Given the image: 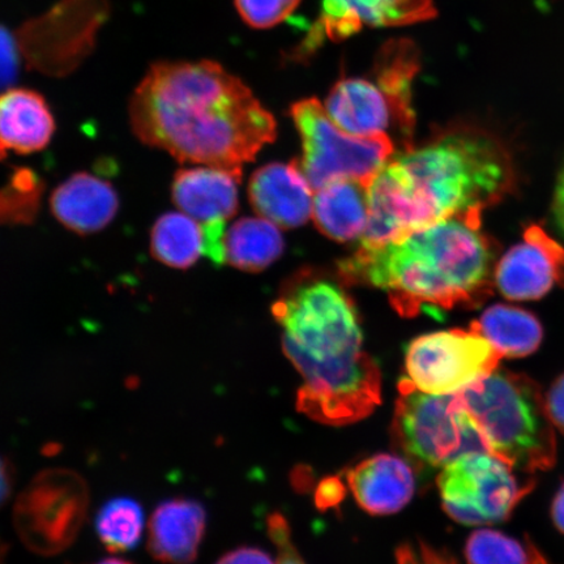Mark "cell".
Listing matches in <instances>:
<instances>
[{
    "label": "cell",
    "mask_w": 564,
    "mask_h": 564,
    "mask_svg": "<svg viewBox=\"0 0 564 564\" xmlns=\"http://www.w3.org/2000/svg\"><path fill=\"white\" fill-rule=\"evenodd\" d=\"M129 117L141 143L182 164L242 169L276 138L271 112L212 61L152 66L133 91Z\"/></svg>",
    "instance_id": "6da1fadb"
},
{
    "label": "cell",
    "mask_w": 564,
    "mask_h": 564,
    "mask_svg": "<svg viewBox=\"0 0 564 564\" xmlns=\"http://www.w3.org/2000/svg\"><path fill=\"white\" fill-rule=\"evenodd\" d=\"M513 185L509 152L474 127L443 132L390 159L373 176L362 247H378L447 218L484 210Z\"/></svg>",
    "instance_id": "7a4b0ae2"
},
{
    "label": "cell",
    "mask_w": 564,
    "mask_h": 564,
    "mask_svg": "<svg viewBox=\"0 0 564 564\" xmlns=\"http://www.w3.org/2000/svg\"><path fill=\"white\" fill-rule=\"evenodd\" d=\"M282 349L303 378L297 409L330 426L370 415L382 401V373L366 352L355 303L328 280L302 279L272 307Z\"/></svg>",
    "instance_id": "3957f363"
},
{
    "label": "cell",
    "mask_w": 564,
    "mask_h": 564,
    "mask_svg": "<svg viewBox=\"0 0 564 564\" xmlns=\"http://www.w3.org/2000/svg\"><path fill=\"white\" fill-rule=\"evenodd\" d=\"M482 210L447 218L390 243L362 247L341 263L351 281L382 289L400 315L476 307L496 284L497 249Z\"/></svg>",
    "instance_id": "277c9868"
},
{
    "label": "cell",
    "mask_w": 564,
    "mask_h": 564,
    "mask_svg": "<svg viewBox=\"0 0 564 564\" xmlns=\"http://www.w3.org/2000/svg\"><path fill=\"white\" fill-rule=\"evenodd\" d=\"M457 394L491 455L525 474L554 467V425L535 380L497 369Z\"/></svg>",
    "instance_id": "5b68a950"
},
{
    "label": "cell",
    "mask_w": 564,
    "mask_h": 564,
    "mask_svg": "<svg viewBox=\"0 0 564 564\" xmlns=\"http://www.w3.org/2000/svg\"><path fill=\"white\" fill-rule=\"evenodd\" d=\"M391 436L394 448L420 470L446 467L467 454L489 453L457 393H426L405 378L399 383Z\"/></svg>",
    "instance_id": "8992f818"
},
{
    "label": "cell",
    "mask_w": 564,
    "mask_h": 564,
    "mask_svg": "<svg viewBox=\"0 0 564 564\" xmlns=\"http://www.w3.org/2000/svg\"><path fill=\"white\" fill-rule=\"evenodd\" d=\"M292 116L302 138L300 167L313 189L345 180L369 187L373 176L392 156L390 137L351 135L333 121L326 106L316 98L294 104Z\"/></svg>",
    "instance_id": "52a82bcc"
},
{
    "label": "cell",
    "mask_w": 564,
    "mask_h": 564,
    "mask_svg": "<svg viewBox=\"0 0 564 564\" xmlns=\"http://www.w3.org/2000/svg\"><path fill=\"white\" fill-rule=\"evenodd\" d=\"M89 500L88 484L77 471H40L13 506V527L20 541L42 556L65 552L86 523Z\"/></svg>",
    "instance_id": "ba28073f"
},
{
    "label": "cell",
    "mask_w": 564,
    "mask_h": 564,
    "mask_svg": "<svg viewBox=\"0 0 564 564\" xmlns=\"http://www.w3.org/2000/svg\"><path fill=\"white\" fill-rule=\"evenodd\" d=\"M438 488L451 519L465 525H486L509 520L534 482H519L510 465L489 453H471L443 467Z\"/></svg>",
    "instance_id": "9c48e42d"
},
{
    "label": "cell",
    "mask_w": 564,
    "mask_h": 564,
    "mask_svg": "<svg viewBox=\"0 0 564 564\" xmlns=\"http://www.w3.org/2000/svg\"><path fill=\"white\" fill-rule=\"evenodd\" d=\"M500 358L475 329L440 330L408 345L405 379L426 393L454 394L496 371Z\"/></svg>",
    "instance_id": "30bf717a"
},
{
    "label": "cell",
    "mask_w": 564,
    "mask_h": 564,
    "mask_svg": "<svg viewBox=\"0 0 564 564\" xmlns=\"http://www.w3.org/2000/svg\"><path fill=\"white\" fill-rule=\"evenodd\" d=\"M242 169L197 166L181 169L172 183V199L183 214L199 223L204 232V256L224 262L225 225L238 209Z\"/></svg>",
    "instance_id": "8fae6325"
},
{
    "label": "cell",
    "mask_w": 564,
    "mask_h": 564,
    "mask_svg": "<svg viewBox=\"0 0 564 564\" xmlns=\"http://www.w3.org/2000/svg\"><path fill=\"white\" fill-rule=\"evenodd\" d=\"M555 284L564 286V247L531 225L523 243L512 247L498 263L496 285L506 299L531 301L544 297Z\"/></svg>",
    "instance_id": "7c38bea8"
},
{
    "label": "cell",
    "mask_w": 564,
    "mask_h": 564,
    "mask_svg": "<svg viewBox=\"0 0 564 564\" xmlns=\"http://www.w3.org/2000/svg\"><path fill=\"white\" fill-rule=\"evenodd\" d=\"M249 196L257 214L279 228H299L313 214V187L295 161L259 169L250 181Z\"/></svg>",
    "instance_id": "4fadbf2b"
},
{
    "label": "cell",
    "mask_w": 564,
    "mask_h": 564,
    "mask_svg": "<svg viewBox=\"0 0 564 564\" xmlns=\"http://www.w3.org/2000/svg\"><path fill=\"white\" fill-rule=\"evenodd\" d=\"M324 106L333 121L351 135H388L387 131L394 124L403 137L397 109L373 79L347 77L336 83Z\"/></svg>",
    "instance_id": "5bb4252c"
},
{
    "label": "cell",
    "mask_w": 564,
    "mask_h": 564,
    "mask_svg": "<svg viewBox=\"0 0 564 564\" xmlns=\"http://www.w3.org/2000/svg\"><path fill=\"white\" fill-rule=\"evenodd\" d=\"M207 512L197 500L173 498L160 503L148 527V552L164 564H192L206 534Z\"/></svg>",
    "instance_id": "9a60e30c"
},
{
    "label": "cell",
    "mask_w": 564,
    "mask_h": 564,
    "mask_svg": "<svg viewBox=\"0 0 564 564\" xmlns=\"http://www.w3.org/2000/svg\"><path fill=\"white\" fill-rule=\"evenodd\" d=\"M52 214L77 235H95L109 227L119 209V197L111 183L87 172L70 175L54 189Z\"/></svg>",
    "instance_id": "2e32d148"
},
{
    "label": "cell",
    "mask_w": 564,
    "mask_h": 564,
    "mask_svg": "<svg viewBox=\"0 0 564 564\" xmlns=\"http://www.w3.org/2000/svg\"><path fill=\"white\" fill-rule=\"evenodd\" d=\"M436 17L433 0H323L322 24L341 41L362 26H404Z\"/></svg>",
    "instance_id": "e0dca14e"
},
{
    "label": "cell",
    "mask_w": 564,
    "mask_h": 564,
    "mask_svg": "<svg viewBox=\"0 0 564 564\" xmlns=\"http://www.w3.org/2000/svg\"><path fill=\"white\" fill-rule=\"evenodd\" d=\"M347 477L357 503L372 514L403 510L415 491L413 467L399 456L380 454L366 458Z\"/></svg>",
    "instance_id": "ac0fdd59"
},
{
    "label": "cell",
    "mask_w": 564,
    "mask_h": 564,
    "mask_svg": "<svg viewBox=\"0 0 564 564\" xmlns=\"http://www.w3.org/2000/svg\"><path fill=\"white\" fill-rule=\"evenodd\" d=\"M55 122L45 98L24 88L0 94V151L31 154L45 150Z\"/></svg>",
    "instance_id": "d6986e66"
},
{
    "label": "cell",
    "mask_w": 564,
    "mask_h": 564,
    "mask_svg": "<svg viewBox=\"0 0 564 564\" xmlns=\"http://www.w3.org/2000/svg\"><path fill=\"white\" fill-rule=\"evenodd\" d=\"M313 216L317 229L335 241L362 238L369 223L368 187L345 180L316 189Z\"/></svg>",
    "instance_id": "ffe728a7"
},
{
    "label": "cell",
    "mask_w": 564,
    "mask_h": 564,
    "mask_svg": "<svg viewBox=\"0 0 564 564\" xmlns=\"http://www.w3.org/2000/svg\"><path fill=\"white\" fill-rule=\"evenodd\" d=\"M284 252L278 225L265 218L246 217L231 225L224 236V262L246 272H260Z\"/></svg>",
    "instance_id": "44dd1931"
},
{
    "label": "cell",
    "mask_w": 564,
    "mask_h": 564,
    "mask_svg": "<svg viewBox=\"0 0 564 564\" xmlns=\"http://www.w3.org/2000/svg\"><path fill=\"white\" fill-rule=\"evenodd\" d=\"M470 328L488 338L499 355L507 358L532 355L544 337L538 317L523 308L507 305L489 307Z\"/></svg>",
    "instance_id": "7402d4cb"
},
{
    "label": "cell",
    "mask_w": 564,
    "mask_h": 564,
    "mask_svg": "<svg viewBox=\"0 0 564 564\" xmlns=\"http://www.w3.org/2000/svg\"><path fill=\"white\" fill-rule=\"evenodd\" d=\"M151 253L174 270H188L204 253L202 225L181 210L162 215L151 231Z\"/></svg>",
    "instance_id": "603a6c76"
},
{
    "label": "cell",
    "mask_w": 564,
    "mask_h": 564,
    "mask_svg": "<svg viewBox=\"0 0 564 564\" xmlns=\"http://www.w3.org/2000/svg\"><path fill=\"white\" fill-rule=\"evenodd\" d=\"M144 531V511L138 500L119 497L101 506L96 532L110 553H124L139 544Z\"/></svg>",
    "instance_id": "cb8c5ba5"
},
{
    "label": "cell",
    "mask_w": 564,
    "mask_h": 564,
    "mask_svg": "<svg viewBox=\"0 0 564 564\" xmlns=\"http://www.w3.org/2000/svg\"><path fill=\"white\" fill-rule=\"evenodd\" d=\"M42 183L33 172L21 169L0 188V223L25 224L34 220L40 208Z\"/></svg>",
    "instance_id": "d4e9b609"
},
{
    "label": "cell",
    "mask_w": 564,
    "mask_h": 564,
    "mask_svg": "<svg viewBox=\"0 0 564 564\" xmlns=\"http://www.w3.org/2000/svg\"><path fill=\"white\" fill-rule=\"evenodd\" d=\"M465 558L468 564H528V552L517 540L481 529L468 539Z\"/></svg>",
    "instance_id": "484cf974"
},
{
    "label": "cell",
    "mask_w": 564,
    "mask_h": 564,
    "mask_svg": "<svg viewBox=\"0 0 564 564\" xmlns=\"http://www.w3.org/2000/svg\"><path fill=\"white\" fill-rule=\"evenodd\" d=\"M302 0H235L237 11L253 30H268L285 21Z\"/></svg>",
    "instance_id": "4316f807"
},
{
    "label": "cell",
    "mask_w": 564,
    "mask_h": 564,
    "mask_svg": "<svg viewBox=\"0 0 564 564\" xmlns=\"http://www.w3.org/2000/svg\"><path fill=\"white\" fill-rule=\"evenodd\" d=\"M267 524L268 533L278 549L276 564H306L294 545L292 531L285 518L280 513H272Z\"/></svg>",
    "instance_id": "83f0119b"
},
{
    "label": "cell",
    "mask_w": 564,
    "mask_h": 564,
    "mask_svg": "<svg viewBox=\"0 0 564 564\" xmlns=\"http://www.w3.org/2000/svg\"><path fill=\"white\" fill-rule=\"evenodd\" d=\"M19 59L9 32L0 26V89H4L15 82L19 69Z\"/></svg>",
    "instance_id": "f1b7e54d"
},
{
    "label": "cell",
    "mask_w": 564,
    "mask_h": 564,
    "mask_svg": "<svg viewBox=\"0 0 564 564\" xmlns=\"http://www.w3.org/2000/svg\"><path fill=\"white\" fill-rule=\"evenodd\" d=\"M399 564H457L449 554L436 552V550L421 546L417 553L413 549L404 547L398 555Z\"/></svg>",
    "instance_id": "f546056e"
},
{
    "label": "cell",
    "mask_w": 564,
    "mask_h": 564,
    "mask_svg": "<svg viewBox=\"0 0 564 564\" xmlns=\"http://www.w3.org/2000/svg\"><path fill=\"white\" fill-rule=\"evenodd\" d=\"M546 408L553 425L564 435V373L550 388Z\"/></svg>",
    "instance_id": "4dcf8cb0"
},
{
    "label": "cell",
    "mask_w": 564,
    "mask_h": 564,
    "mask_svg": "<svg viewBox=\"0 0 564 564\" xmlns=\"http://www.w3.org/2000/svg\"><path fill=\"white\" fill-rule=\"evenodd\" d=\"M216 564H276L263 550L239 547L225 554Z\"/></svg>",
    "instance_id": "1f68e13d"
},
{
    "label": "cell",
    "mask_w": 564,
    "mask_h": 564,
    "mask_svg": "<svg viewBox=\"0 0 564 564\" xmlns=\"http://www.w3.org/2000/svg\"><path fill=\"white\" fill-rule=\"evenodd\" d=\"M344 486L338 479L328 478L323 481L316 492V503L321 509H328L341 502Z\"/></svg>",
    "instance_id": "d6a6232c"
},
{
    "label": "cell",
    "mask_w": 564,
    "mask_h": 564,
    "mask_svg": "<svg viewBox=\"0 0 564 564\" xmlns=\"http://www.w3.org/2000/svg\"><path fill=\"white\" fill-rule=\"evenodd\" d=\"M17 482V470L9 458L0 455V507L9 502Z\"/></svg>",
    "instance_id": "836d02e7"
},
{
    "label": "cell",
    "mask_w": 564,
    "mask_h": 564,
    "mask_svg": "<svg viewBox=\"0 0 564 564\" xmlns=\"http://www.w3.org/2000/svg\"><path fill=\"white\" fill-rule=\"evenodd\" d=\"M555 223L564 236V169L556 183L553 206Z\"/></svg>",
    "instance_id": "e575fe53"
},
{
    "label": "cell",
    "mask_w": 564,
    "mask_h": 564,
    "mask_svg": "<svg viewBox=\"0 0 564 564\" xmlns=\"http://www.w3.org/2000/svg\"><path fill=\"white\" fill-rule=\"evenodd\" d=\"M552 517L554 524L564 533V484L561 486L558 492L553 500Z\"/></svg>",
    "instance_id": "d590c367"
},
{
    "label": "cell",
    "mask_w": 564,
    "mask_h": 564,
    "mask_svg": "<svg viewBox=\"0 0 564 564\" xmlns=\"http://www.w3.org/2000/svg\"><path fill=\"white\" fill-rule=\"evenodd\" d=\"M528 552V564H550L545 556L540 553V550L535 547L532 542L527 544Z\"/></svg>",
    "instance_id": "8d00e7d4"
},
{
    "label": "cell",
    "mask_w": 564,
    "mask_h": 564,
    "mask_svg": "<svg viewBox=\"0 0 564 564\" xmlns=\"http://www.w3.org/2000/svg\"><path fill=\"white\" fill-rule=\"evenodd\" d=\"M9 553V545L4 541L0 540V564L6 563V556Z\"/></svg>",
    "instance_id": "74e56055"
},
{
    "label": "cell",
    "mask_w": 564,
    "mask_h": 564,
    "mask_svg": "<svg viewBox=\"0 0 564 564\" xmlns=\"http://www.w3.org/2000/svg\"><path fill=\"white\" fill-rule=\"evenodd\" d=\"M96 564H132V563L129 561H126V560H121V558H106Z\"/></svg>",
    "instance_id": "f35d334b"
},
{
    "label": "cell",
    "mask_w": 564,
    "mask_h": 564,
    "mask_svg": "<svg viewBox=\"0 0 564 564\" xmlns=\"http://www.w3.org/2000/svg\"><path fill=\"white\" fill-rule=\"evenodd\" d=\"M6 156V153H3L2 151H0V159L4 158Z\"/></svg>",
    "instance_id": "ab89813d"
}]
</instances>
